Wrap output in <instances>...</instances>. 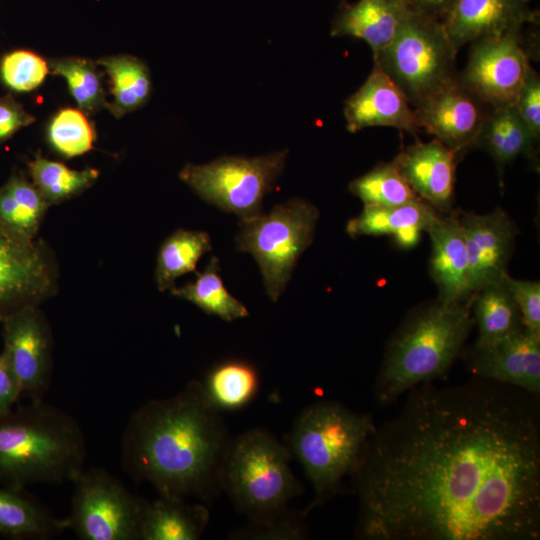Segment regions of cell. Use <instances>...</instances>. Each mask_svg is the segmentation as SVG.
Segmentation results:
<instances>
[{"label": "cell", "mask_w": 540, "mask_h": 540, "mask_svg": "<svg viewBox=\"0 0 540 540\" xmlns=\"http://www.w3.org/2000/svg\"><path fill=\"white\" fill-rule=\"evenodd\" d=\"M22 396L19 383L10 366L7 353L0 352V418L13 410Z\"/></svg>", "instance_id": "41"}, {"label": "cell", "mask_w": 540, "mask_h": 540, "mask_svg": "<svg viewBox=\"0 0 540 540\" xmlns=\"http://www.w3.org/2000/svg\"><path fill=\"white\" fill-rule=\"evenodd\" d=\"M49 73L48 61L30 50L11 51L0 61V78L14 92L25 93L36 89Z\"/></svg>", "instance_id": "36"}, {"label": "cell", "mask_w": 540, "mask_h": 540, "mask_svg": "<svg viewBox=\"0 0 540 540\" xmlns=\"http://www.w3.org/2000/svg\"><path fill=\"white\" fill-rule=\"evenodd\" d=\"M50 206L22 173L13 172L0 186V220L25 240L34 241Z\"/></svg>", "instance_id": "26"}, {"label": "cell", "mask_w": 540, "mask_h": 540, "mask_svg": "<svg viewBox=\"0 0 540 540\" xmlns=\"http://www.w3.org/2000/svg\"><path fill=\"white\" fill-rule=\"evenodd\" d=\"M408 10L405 0L344 2L332 20L330 34L361 39L375 56L392 42Z\"/></svg>", "instance_id": "21"}, {"label": "cell", "mask_w": 540, "mask_h": 540, "mask_svg": "<svg viewBox=\"0 0 540 540\" xmlns=\"http://www.w3.org/2000/svg\"><path fill=\"white\" fill-rule=\"evenodd\" d=\"M85 461L84 433L62 409L30 401L0 418V485L73 483Z\"/></svg>", "instance_id": "3"}, {"label": "cell", "mask_w": 540, "mask_h": 540, "mask_svg": "<svg viewBox=\"0 0 540 540\" xmlns=\"http://www.w3.org/2000/svg\"><path fill=\"white\" fill-rule=\"evenodd\" d=\"M343 112L351 133L370 127H393L413 135L421 131L414 108L376 62L362 86L345 100Z\"/></svg>", "instance_id": "17"}, {"label": "cell", "mask_w": 540, "mask_h": 540, "mask_svg": "<svg viewBox=\"0 0 540 540\" xmlns=\"http://www.w3.org/2000/svg\"><path fill=\"white\" fill-rule=\"evenodd\" d=\"M414 110L420 130L433 135L458 158L475 148L491 107L457 77Z\"/></svg>", "instance_id": "14"}, {"label": "cell", "mask_w": 540, "mask_h": 540, "mask_svg": "<svg viewBox=\"0 0 540 540\" xmlns=\"http://www.w3.org/2000/svg\"><path fill=\"white\" fill-rule=\"evenodd\" d=\"M57 279L56 263L45 243L23 239L0 220V321L50 298Z\"/></svg>", "instance_id": "12"}, {"label": "cell", "mask_w": 540, "mask_h": 540, "mask_svg": "<svg viewBox=\"0 0 540 540\" xmlns=\"http://www.w3.org/2000/svg\"><path fill=\"white\" fill-rule=\"evenodd\" d=\"M523 28L480 37L471 42L467 65L458 80L491 108L514 104L531 66Z\"/></svg>", "instance_id": "11"}, {"label": "cell", "mask_w": 540, "mask_h": 540, "mask_svg": "<svg viewBox=\"0 0 540 540\" xmlns=\"http://www.w3.org/2000/svg\"><path fill=\"white\" fill-rule=\"evenodd\" d=\"M3 349L19 383L22 396L43 400L50 385L51 333L38 306L21 308L5 317Z\"/></svg>", "instance_id": "13"}, {"label": "cell", "mask_w": 540, "mask_h": 540, "mask_svg": "<svg viewBox=\"0 0 540 540\" xmlns=\"http://www.w3.org/2000/svg\"><path fill=\"white\" fill-rule=\"evenodd\" d=\"M456 154L442 142H416L392 161L416 195L441 214L452 212Z\"/></svg>", "instance_id": "18"}, {"label": "cell", "mask_w": 540, "mask_h": 540, "mask_svg": "<svg viewBox=\"0 0 540 540\" xmlns=\"http://www.w3.org/2000/svg\"><path fill=\"white\" fill-rule=\"evenodd\" d=\"M514 106L537 141L540 139V77L530 66L517 93Z\"/></svg>", "instance_id": "39"}, {"label": "cell", "mask_w": 540, "mask_h": 540, "mask_svg": "<svg viewBox=\"0 0 540 540\" xmlns=\"http://www.w3.org/2000/svg\"><path fill=\"white\" fill-rule=\"evenodd\" d=\"M201 384L219 411H232L243 408L255 397L259 377L250 363L226 360L211 368Z\"/></svg>", "instance_id": "30"}, {"label": "cell", "mask_w": 540, "mask_h": 540, "mask_svg": "<svg viewBox=\"0 0 540 540\" xmlns=\"http://www.w3.org/2000/svg\"><path fill=\"white\" fill-rule=\"evenodd\" d=\"M406 3L415 11L429 17L441 20L455 0H405Z\"/></svg>", "instance_id": "42"}, {"label": "cell", "mask_w": 540, "mask_h": 540, "mask_svg": "<svg viewBox=\"0 0 540 540\" xmlns=\"http://www.w3.org/2000/svg\"><path fill=\"white\" fill-rule=\"evenodd\" d=\"M503 283L509 290L522 319L524 329L540 338V283L519 280L505 273Z\"/></svg>", "instance_id": "38"}, {"label": "cell", "mask_w": 540, "mask_h": 540, "mask_svg": "<svg viewBox=\"0 0 540 540\" xmlns=\"http://www.w3.org/2000/svg\"><path fill=\"white\" fill-rule=\"evenodd\" d=\"M375 430L371 415L334 401L314 403L296 417L288 448L314 489L309 508L335 495L344 478L353 473Z\"/></svg>", "instance_id": "5"}, {"label": "cell", "mask_w": 540, "mask_h": 540, "mask_svg": "<svg viewBox=\"0 0 540 540\" xmlns=\"http://www.w3.org/2000/svg\"><path fill=\"white\" fill-rule=\"evenodd\" d=\"M539 141L526 126L514 104L491 108L475 148L485 150L493 159L502 185L505 168L519 156L536 162Z\"/></svg>", "instance_id": "23"}, {"label": "cell", "mask_w": 540, "mask_h": 540, "mask_svg": "<svg viewBox=\"0 0 540 540\" xmlns=\"http://www.w3.org/2000/svg\"><path fill=\"white\" fill-rule=\"evenodd\" d=\"M287 150L258 157L222 156L206 164H186L179 178L201 199L234 214L240 222L263 212V200L281 176Z\"/></svg>", "instance_id": "9"}, {"label": "cell", "mask_w": 540, "mask_h": 540, "mask_svg": "<svg viewBox=\"0 0 540 540\" xmlns=\"http://www.w3.org/2000/svg\"><path fill=\"white\" fill-rule=\"evenodd\" d=\"M50 73L63 77L79 109L91 115L107 108L106 92L98 63L86 58L62 57L48 60Z\"/></svg>", "instance_id": "33"}, {"label": "cell", "mask_w": 540, "mask_h": 540, "mask_svg": "<svg viewBox=\"0 0 540 540\" xmlns=\"http://www.w3.org/2000/svg\"><path fill=\"white\" fill-rule=\"evenodd\" d=\"M532 0H455L442 19L454 46L463 45L487 35L539 23Z\"/></svg>", "instance_id": "19"}, {"label": "cell", "mask_w": 540, "mask_h": 540, "mask_svg": "<svg viewBox=\"0 0 540 540\" xmlns=\"http://www.w3.org/2000/svg\"><path fill=\"white\" fill-rule=\"evenodd\" d=\"M306 512L288 508L282 514L268 520L248 522L231 534L235 539H302L306 535L304 521Z\"/></svg>", "instance_id": "37"}, {"label": "cell", "mask_w": 540, "mask_h": 540, "mask_svg": "<svg viewBox=\"0 0 540 540\" xmlns=\"http://www.w3.org/2000/svg\"><path fill=\"white\" fill-rule=\"evenodd\" d=\"M47 136L52 149L65 158L87 153L95 142V131L86 114L75 108H64L55 114Z\"/></svg>", "instance_id": "35"}, {"label": "cell", "mask_w": 540, "mask_h": 540, "mask_svg": "<svg viewBox=\"0 0 540 540\" xmlns=\"http://www.w3.org/2000/svg\"><path fill=\"white\" fill-rule=\"evenodd\" d=\"M471 311L478 328L475 342L478 344L495 341L524 328L520 312L502 280L475 292Z\"/></svg>", "instance_id": "28"}, {"label": "cell", "mask_w": 540, "mask_h": 540, "mask_svg": "<svg viewBox=\"0 0 540 540\" xmlns=\"http://www.w3.org/2000/svg\"><path fill=\"white\" fill-rule=\"evenodd\" d=\"M208 521L209 511L204 505L166 496L145 500L140 540H197Z\"/></svg>", "instance_id": "25"}, {"label": "cell", "mask_w": 540, "mask_h": 540, "mask_svg": "<svg viewBox=\"0 0 540 540\" xmlns=\"http://www.w3.org/2000/svg\"><path fill=\"white\" fill-rule=\"evenodd\" d=\"M469 261L470 291L499 282L507 273L515 237V223L501 208L486 214H458Z\"/></svg>", "instance_id": "15"}, {"label": "cell", "mask_w": 540, "mask_h": 540, "mask_svg": "<svg viewBox=\"0 0 540 540\" xmlns=\"http://www.w3.org/2000/svg\"><path fill=\"white\" fill-rule=\"evenodd\" d=\"M217 257L212 256L197 278L181 287L170 289L173 296L187 300L203 312L231 322L249 315L247 308L226 289L219 274Z\"/></svg>", "instance_id": "31"}, {"label": "cell", "mask_w": 540, "mask_h": 540, "mask_svg": "<svg viewBox=\"0 0 540 540\" xmlns=\"http://www.w3.org/2000/svg\"><path fill=\"white\" fill-rule=\"evenodd\" d=\"M211 239L207 232L177 229L160 245L155 281L157 288L164 292L175 286L180 276L195 272L201 257L211 250Z\"/></svg>", "instance_id": "29"}, {"label": "cell", "mask_w": 540, "mask_h": 540, "mask_svg": "<svg viewBox=\"0 0 540 540\" xmlns=\"http://www.w3.org/2000/svg\"><path fill=\"white\" fill-rule=\"evenodd\" d=\"M34 121V116L29 114L11 94L0 96V144Z\"/></svg>", "instance_id": "40"}, {"label": "cell", "mask_w": 540, "mask_h": 540, "mask_svg": "<svg viewBox=\"0 0 540 540\" xmlns=\"http://www.w3.org/2000/svg\"><path fill=\"white\" fill-rule=\"evenodd\" d=\"M536 396L475 377L408 391L351 474L368 540H539Z\"/></svg>", "instance_id": "1"}, {"label": "cell", "mask_w": 540, "mask_h": 540, "mask_svg": "<svg viewBox=\"0 0 540 540\" xmlns=\"http://www.w3.org/2000/svg\"><path fill=\"white\" fill-rule=\"evenodd\" d=\"M227 428L200 381L137 408L123 433V468L160 496L209 500L222 487Z\"/></svg>", "instance_id": "2"}, {"label": "cell", "mask_w": 540, "mask_h": 540, "mask_svg": "<svg viewBox=\"0 0 540 540\" xmlns=\"http://www.w3.org/2000/svg\"><path fill=\"white\" fill-rule=\"evenodd\" d=\"M109 77L112 101L107 109L120 118L143 106L151 94V77L146 64L131 55H114L96 61Z\"/></svg>", "instance_id": "27"}, {"label": "cell", "mask_w": 540, "mask_h": 540, "mask_svg": "<svg viewBox=\"0 0 540 540\" xmlns=\"http://www.w3.org/2000/svg\"><path fill=\"white\" fill-rule=\"evenodd\" d=\"M28 173L49 206L77 196L91 187L99 176L97 169H71L64 163L49 160L39 153L28 162Z\"/></svg>", "instance_id": "32"}, {"label": "cell", "mask_w": 540, "mask_h": 540, "mask_svg": "<svg viewBox=\"0 0 540 540\" xmlns=\"http://www.w3.org/2000/svg\"><path fill=\"white\" fill-rule=\"evenodd\" d=\"M431 240L429 272L444 303L467 302L470 291L469 261L458 214H440L426 231Z\"/></svg>", "instance_id": "20"}, {"label": "cell", "mask_w": 540, "mask_h": 540, "mask_svg": "<svg viewBox=\"0 0 540 540\" xmlns=\"http://www.w3.org/2000/svg\"><path fill=\"white\" fill-rule=\"evenodd\" d=\"M471 300H436L413 311L389 341L374 393L389 404L414 387L441 376L474 326Z\"/></svg>", "instance_id": "4"}, {"label": "cell", "mask_w": 540, "mask_h": 540, "mask_svg": "<svg viewBox=\"0 0 540 540\" xmlns=\"http://www.w3.org/2000/svg\"><path fill=\"white\" fill-rule=\"evenodd\" d=\"M344 2H345V0H341L340 4H342V3H344Z\"/></svg>", "instance_id": "43"}, {"label": "cell", "mask_w": 540, "mask_h": 540, "mask_svg": "<svg viewBox=\"0 0 540 540\" xmlns=\"http://www.w3.org/2000/svg\"><path fill=\"white\" fill-rule=\"evenodd\" d=\"M348 189L364 206L388 207L420 199L393 161L375 165L364 175L352 180Z\"/></svg>", "instance_id": "34"}, {"label": "cell", "mask_w": 540, "mask_h": 540, "mask_svg": "<svg viewBox=\"0 0 540 540\" xmlns=\"http://www.w3.org/2000/svg\"><path fill=\"white\" fill-rule=\"evenodd\" d=\"M475 377L540 393V338L524 328L495 341L475 343L467 356Z\"/></svg>", "instance_id": "16"}, {"label": "cell", "mask_w": 540, "mask_h": 540, "mask_svg": "<svg viewBox=\"0 0 540 540\" xmlns=\"http://www.w3.org/2000/svg\"><path fill=\"white\" fill-rule=\"evenodd\" d=\"M458 51L441 20L409 6L392 42L373 59L416 108L457 79Z\"/></svg>", "instance_id": "7"}, {"label": "cell", "mask_w": 540, "mask_h": 540, "mask_svg": "<svg viewBox=\"0 0 540 540\" xmlns=\"http://www.w3.org/2000/svg\"><path fill=\"white\" fill-rule=\"evenodd\" d=\"M440 214L421 199L388 207L364 206L347 222L346 232L352 238L391 235L400 247L410 248Z\"/></svg>", "instance_id": "22"}, {"label": "cell", "mask_w": 540, "mask_h": 540, "mask_svg": "<svg viewBox=\"0 0 540 540\" xmlns=\"http://www.w3.org/2000/svg\"><path fill=\"white\" fill-rule=\"evenodd\" d=\"M291 452L270 432L251 429L231 441L222 487L248 522L285 512L301 486L290 468Z\"/></svg>", "instance_id": "6"}, {"label": "cell", "mask_w": 540, "mask_h": 540, "mask_svg": "<svg viewBox=\"0 0 540 540\" xmlns=\"http://www.w3.org/2000/svg\"><path fill=\"white\" fill-rule=\"evenodd\" d=\"M73 483L67 529L82 540H140L145 499L102 468L84 469Z\"/></svg>", "instance_id": "10"}, {"label": "cell", "mask_w": 540, "mask_h": 540, "mask_svg": "<svg viewBox=\"0 0 540 540\" xmlns=\"http://www.w3.org/2000/svg\"><path fill=\"white\" fill-rule=\"evenodd\" d=\"M24 489L0 485V534L17 540H47L67 529L65 518L51 510Z\"/></svg>", "instance_id": "24"}, {"label": "cell", "mask_w": 540, "mask_h": 540, "mask_svg": "<svg viewBox=\"0 0 540 540\" xmlns=\"http://www.w3.org/2000/svg\"><path fill=\"white\" fill-rule=\"evenodd\" d=\"M318 218L316 206L294 198L267 214L239 223L236 247L254 257L273 302L279 299L300 256L311 245Z\"/></svg>", "instance_id": "8"}]
</instances>
